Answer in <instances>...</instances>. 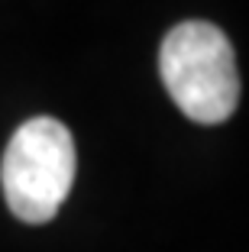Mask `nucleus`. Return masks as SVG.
Listing matches in <instances>:
<instances>
[{
    "instance_id": "f257e3e1",
    "label": "nucleus",
    "mask_w": 249,
    "mask_h": 252,
    "mask_svg": "<svg viewBox=\"0 0 249 252\" xmlns=\"http://www.w3.org/2000/svg\"><path fill=\"white\" fill-rule=\"evenodd\" d=\"M159 74L175 107L201 126L230 120L240 104L233 45L213 23H178L159 49Z\"/></svg>"
},
{
    "instance_id": "f03ea898",
    "label": "nucleus",
    "mask_w": 249,
    "mask_h": 252,
    "mask_svg": "<svg viewBox=\"0 0 249 252\" xmlns=\"http://www.w3.org/2000/svg\"><path fill=\"white\" fill-rule=\"evenodd\" d=\"M78 171L74 136L55 117L20 123L0 158V188L16 220L42 226L55 220Z\"/></svg>"
}]
</instances>
